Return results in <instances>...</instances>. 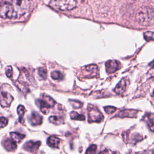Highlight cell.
I'll use <instances>...</instances> for the list:
<instances>
[{"instance_id":"1","label":"cell","mask_w":154,"mask_h":154,"mask_svg":"<svg viewBox=\"0 0 154 154\" xmlns=\"http://www.w3.org/2000/svg\"><path fill=\"white\" fill-rule=\"evenodd\" d=\"M32 0H0V17L19 18L30 9Z\"/></svg>"},{"instance_id":"2","label":"cell","mask_w":154,"mask_h":154,"mask_svg":"<svg viewBox=\"0 0 154 154\" xmlns=\"http://www.w3.org/2000/svg\"><path fill=\"white\" fill-rule=\"evenodd\" d=\"M136 19L141 25H152L154 23V10L147 7L140 8L137 13Z\"/></svg>"},{"instance_id":"3","label":"cell","mask_w":154,"mask_h":154,"mask_svg":"<svg viewBox=\"0 0 154 154\" xmlns=\"http://www.w3.org/2000/svg\"><path fill=\"white\" fill-rule=\"evenodd\" d=\"M50 4L57 10L68 11L76 7V1L75 0H52Z\"/></svg>"},{"instance_id":"4","label":"cell","mask_w":154,"mask_h":154,"mask_svg":"<svg viewBox=\"0 0 154 154\" xmlns=\"http://www.w3.org/2000/svg\"><path fill=\"white\" fill-rule=\"evenodd\" d=\"M36 103L43 114H48L50 108L55 105V101L50 96L43 94L42 99L36 100Z\"/></svg>"},{"instance_id":"5","label":"cell","mask_w":154,"mask_h":154,"mask_svg":"<svg viewBox=\"0 0 154 154\" xmlns=\"http://www.w3.org/2000/svg\"><path fill=\"white\" fill-rule=\"evenodd\" d=\"M88 122H100L103 120V115L99 109L93 106H88Z\"/></svg>"},{"instance_id":"6","label":"cell","mask_w":154,"mask_h":154,"mask_svg":"<svg viewBox=\"0 0 154 154\" xmlns=\"http://www.w3.org/2000/svg\"><path fill=\"white\" fill-rule=\"evenodd\" d=\"M13 100V96L5 91L0 92V105L3 107H8Z\"/></svg>"},{"instance_id":"7","label":"cell","mask_w":154,"mask_h":154,"mask_svg":"<svg viewBox=\"0 0 154 154\" xmlns=\"http://www.w3.org/2000/svg\"><path fill=\"white\" fill-rule=\"evenodd\" d=\"M84 78H93L97 76L98 73V69L97 66L94 64H91L89 66H87L84 68Z\"/></svg>"},{"instance_id":"8","label":"cell","mask_w":154,"mask_h":154,"mask_svg":"<svg viewBox=\"0 0 154 154\" xmlns=\"http://www.w3.org/2000/svg\"><path fill=\"white\" fill-rule=\"evenodd\" d=\"M106 70L108 73H112L120 69V63L117 60H108L105 63Z\"/></svg>"},{"instance_id":"9","label":"cell","mask_w":154,"mask_h":154,"mask_svg":"<svg viewBox=\"0 0 154 154\" xmlns=\"http://www.w3.org/2000/svg\"><path fill=\"white\" fill-rule=\"evenodd\" d=\"M41 144L40 141H29L24 144L23 148L29 152H35Z\"/></svg>"},{"instance_id":"10","label":"cell","mask_w":154,"mask_h":154,"mask_svg":"<svg viewBox=\"0 0 154 154\" xmlns=\"http://www.w3.org/2000/svg\"><path fill=\"white\" fill-rule=\"evenodd\" d=\"M128 84V80L125 78H123L116 85L114 91L117 94H121L123 93L126 90Z\"/></svg>"},{"instance_id":"11","label":"cell","mask_w":154,"mask_h":154,"mask_svg":"<svg viewBox=\"0 0 154 154\" xmlns=\"http://www.w3.org/2000/svg\"><path fill=\"white\" fill-rule=\"evenodd\" d=\"M3 146L4 148L8 152L14 151L16 150L17 147L16 143L13 139H10V138L6 139L3 142Z\"/></svg>"},{"instance_id":"12","label":"cell","mask_w":154,"mask_h":154,"mask_svg":"<svg viewBox=\"0 0 154 154\" xmlns=\"http://www.w3.org/2000/svg\"><path fill=\"white\" fill-rule=\"evenodd\" d=\"M138 111L137 110L134 109H125L120 112L116 116V117H135L137 116Z\"/></svg>"},{"instance_id":"13","label":"cell","mask_w":154,"mask_h":154,"mask_svg":"<svg viewBox=\"0 0 154 154\" xmlns=\"http://www.w3.org/2000/svg\"><path fill=\"white\" fill-rule=\"evenodd\" d=\"M144 121L146 122L150 131L154 132V114L148 113L144 117Z\"/></svg>"},{"instance_id":"14","label":"cell","mask_w":154,"mask_h":154,"mask_svg":"<svg viewBox=\"0 0 154 154\" xmlns=\"http://www.w3.org/2000/svg\"><path fill=\"white\" fill-rule=\"evenodd\" d=\"M29 120L33 126L40 125L42 122V117L38 113L33 112L30 117Z\"/></svg>"},{"instance_id":"15","label":"cell","mask_w":154,"mask_h":154,"mask_svg":"<svg viewBox=\"0 0 154 154\" xmlns=\"http://www.w3.org/2000/svg\"><path fill=\"white\" fill-rule=\"evenodd\" d=\"M60 140L55 136H51L47 140V144L49 146L54 148L58 147Z\"/></svg>"},{"instance_id":"16","label":"cell","mask_w":154,"mask_h":154,"mask_svg":"<svg viewBox=\"0 0 154 154\" xmlns=\"http://www.w3.org/2000/svg\"><path fill=\"white\" fill-rule=\"evenodd\" d=\"M10 136L11 139H13L16 143H20L21 141L25 137V135L17 133V132H11Z\"/></svg>"},{"instance_id":"17","label":"cell","mask_w":154,"mask_h":154,"mask_svg":"<svg viewBox=\"0 0 154 154\" xmlns=\"http://www.w3.org/2000/svg\"><path fill=\"white\" fill-rule=\"evenodd\" d=\"M17 111L19 117V120L21 123H24V119H23V116L25 112V107L23 105H19L17 108Z\"/></svg>"},{"instance_id":"18","label":"cell","mask_w":154,"mask_h":154,"mask_svg":"<svg viewBox=\"0 0 154 154\" xmlns=\"http://www.w3.org/2000/svg\"><path fill=\"white\" fill-rule=\"evenodd\" d=\"M49 121L55 125H61L64 123V120L62 117L57 116H52L49 118Z\"/></svg>"},{"instance_id":"19","label":"cell","mask_w":154,"mask_h":154,"mask_svg":"<svg viewBox=\"0 0 154 154\" xmlns=\"http://www.w3.org/2000/svg\"><path fill=\"white\" fill-rule=\"evenodd\" d=\"M70 117L73 120H84L85 116L82 114H79L76 112L72 111L70 114Z\"/></svg>"},{"instance_id":"20","label":"cell","mask_w":154,"mask_h":154,"mask_svg":"<svg viewBox=\"0 0 154 154\" xmlns=\"http://www.w3.org/2000/svg\"><path fill=\"white\" fill-rule=\"evenodd\" d=\"M51 78L54 80H62L64 75L60 71H54L51 73Z\"/></svg>"},{"instance_id":"21","label":"cell","mask_w":154,"mask_h":154,"mask_svg":"<svg viewBox=\"0 0 154 154\" xmlns=\"http://www.w3.org/2000/svg\"><path fill=\"white\" fill-rule=\"evenodd\" d=\"M16 86L24 93H27L29 91V88H28L27 85L26 84L22 82H19V81H17L16 82Z\"/></svg>"},{"instance_id":"22","label":"cell","mask_w":154,"mask_h":154,"mask_svg":"<svg viewBox=\"0 0 154 154\" xmlns=\"http://www.w3.org/2000/svg\"><path fill=\"white\" fill-rule=\"evenodd\" d=\"M38 74L42 79H46L47 78V70L45 67H40L38 70Z\"/></svg>"},{"instance_id":"23","label":"cell","mask_w":154,"mask_h":154,"mask_svg":"<svg viewBox=\"0 0 154 154\" xmlns=\"http://www.w3.org/2000/svg\"><path fill=\"white\" fill-rule=\"evenodd\" d=\"M97 150V146L95 144H91L87 149L85 154H96Z\"/></svg>"},{"instance_id":"24","label":"cell","mask_w":154,"mask_h":154,"mask_svg":"<svg viewBox=\"0 0 154 154\" xmlns=\"http://www.w3.org/2000/svg\"><path fill=\"white\" fill-rule=\"evenodd\" d=\"M71 105H72V106L76 109L81 108L82 106V103L78 101V100H70Z\"/></svg>"},{"instance_id":"25","label":"cell","mask_w":154,"mask_h":154,"mask_svg":"<svg viewBox=\"0 0 154 154\" xmlns=\"http://www.w3.org/2000/svg\"><path fill=\"white\" fill-rule=\"evenodd\" d=\"M144 37L146 40H150L152 39H154V33L152 32H146L144 34Z\"/></svg>"},{"instance_id":"26","label":"cell","mask_w":154,"mask_h":154,"mask_svg":"<svg viewBox=\"0 0 154 154\" xmlns=\"http://www.w3.org/2000/svg\"><path fill=\"white\" fill-rule=\"evenodd\" d=\"M8 123V119L4 117H0V128L5 127Z\"/></svg>"},{"instance_id":"27","label":"cell","mask_w":154,"mask_h":154,"mask_svg":"<svg viewBox=\"0 0 154 154\" xmlns=\"http://www.w3.org/2000/svg\"><path fill=\"white\" fill-rule=\"evenodd\" d=\"M104 109H105V112H106L107 114H109L113 113V112L116 110V108L115 107H113V106H108L105 107V108H104Z\"/></svg>"},{"instance_id":"28","label":"cell","mask_w":154,"mask_h":154,"mask_svg":"<svg viewBox=\"0 0 154 154\" xmlns=\"http://www.w3.org/2000/svg\"><path fill=\"white\" fill-rule=\"evenodd\" d=\"M5 73L6 75L8 77V78H11L12 75H13V69L11 66H8L6 68L5 70Z\"/></svg>"},{"instance_id":"29","label":"cell","mask_w":154,"mask_h":154,"mask_svg":"<svg viewBox=\"0 0 154 154\" xmlns=\"http://www.w3.org/2000/svg\"><path fill=\"white\" fill-rule=\"evenodd\" d=\"M99 154H112V153L108 149H105L104 150L101 151Z\"/></svg>"},{"instance_id":"30","label":"cell","mask_w":154,"mask_h":154,"mask_svg":"<svg viewBox=\"0 0 154 154\" xmlns=\"http://www.w3.org/2000/svg\"><path fill=\"white\" fill-rule=\"evenodd\" d=\"M144 154H153V152H146L144 153Z\"/></svg>"},{"instance_id":"31","label":"cell","mask_w":154,"mask_h":154,"mask_svg":"<svg viewBox=\"0 0 154 154\" xmlns=\"http://www.w3.org/2000/svg\"><path fill=\"white\" fill-rule=\"evenodd\" d=\"M150 66H151L152 67H154V61H153L150 64Z\"/></svg>"},{"instance_id":"32","label":"cell","mask_w":154,"mask_h":154,"mask_svg":"<svg viewBox=\"0 0 154 154\" xmlns=\"http://www.w3.org/2000/svg\"><path fill=\"white\" fill-rule=\"evenodd\" d=\"M153 94H154V92H153Z\"/></svg>"}]
</instances>
